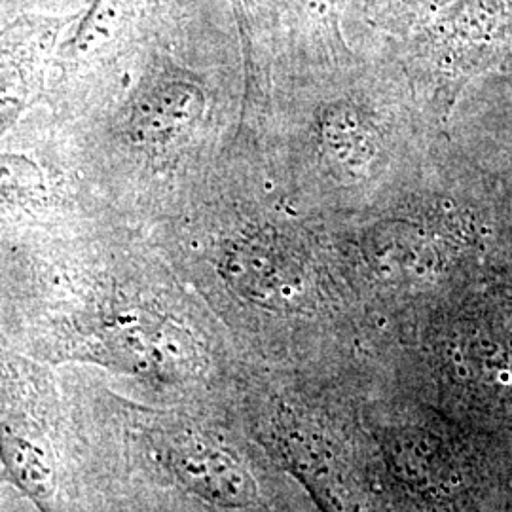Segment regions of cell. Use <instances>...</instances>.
<instances>
[{
	"label": "cell",
	"instance_id": "cell-1",
	"mask_svg": "<svg viewBox=\"0 0 512 512\" xmlns=\"http://www.w3.org/2000/svg\"><path fill=\"white\" fill-rule=\"evenodd\" d=\"M391 512H512V444L382 378L366 399Z\"/></svg>",
	"mask_w": 512,
	"mask_h": 512
},
{
	"label": "cell",
	"instance_id": "cell-2",
	"mask_svg": "<svg viewBox=\"0 0 512 512\" xmlns=\"http://www.w3.org/2000/svg\"><path fill=\"white\" fill-rule=\"evenodd\" d=\"M385 378L512 444L511 291L440 311Z\"/></svg>",
	"mask_w": 512,
	"mask_h": 512
},
{
	"label": "cell",
	"instance_id": "cell-3",
	"mask_svg": "<svg viewBox=\"0 0 512 512\" xmlns=\"http://www.w3.org/2000/svg\"><path fill=\"white\" fill-rule=\"evenodd\" d=\"M0 458L42 512H57L59 454L46 384L37 368L0 351Z\"/></svg>",
	"mask_w": 512,
	"mask_h": 512
},
{
	"label": "cell",
	"instance_id": "cell-4",
	"mask_svg": "<svg viewBox=\"0 0 512 512\" xmlns=\"http://www.w3.org/2000/svg\"><path fill=\"white\" fill-rule=\"evenodd\" d=\"M65 25V18L21 16L0 31V137L35 105Z\"/></svg>",
	"mask_w": 512,
	"mask_h": 512
},
{
	"label": "cell",
	"instance_id": "cell-5",
	"mask_svg": "<svg viewBox=\"0 0 512 512\" xmlns=\"http://www.w3.org/2000/svg\"><path fill=\"white\" fill-rule=\"evenodd\" d=\"M207 109L202 86L186 76L164 74L141 88L128 118L129 141L164 152L190 139Z\"/></svg>",
	"mask_w": 512,
	"mask_h": 512
},
{
	"label": "cell",
	"instance_id": "cell-6",
	"mask_svg": "<svg viewBox=\"0 0 512 512\" xmlns=\"http://www.w3.org/2000/svg\"><path fill=\"white\" fill-rule=\"evenodd\" d=\"M162 458L190 492L219 507L249 509L258 503L255 476L228 452L202 437L179 435L167 440Z\"/></svg>",
	"mask_w": 512,
	"mask_h": 512
},
{
	"label": "cell",
	"instance_id": "cell-7",
	"mask_svg": "<svg viewBox=\"0 0 512 512\" xmlns=\"http://www.w3.org/2000/svg\"><path fill=\"white\" fill-rule=\"evenodd\" d=\"M150 4L152 0H93L61 46L59 61L67 69H84L114 54L147 16Z\"/></svg>",
	"mask_w": 512,
	"mask_h": 512
},
{
	"label": "cell",
	"instance_id": "cell-8",
	"mask_svg": "<svg viewBox=\"0 0 512 512\" xmlns=\"http://www.w3.org/2000/svg\"><path fill=\"white\" fill-rule=\"evenodd\" d=\"M48 181L42 167L25 154L0 152V207H37L48 198Z\"/></svg>",
	"mask_w": 512,
	"mask_h": 512
},
{
	"label": "cell",
	"instance_id": "cell-9",
	"mask_svg": "<svg viewBox=\"0 0 512 512\" xmlns=\"http://www.w3.org/2000/svg\"><path fill=\"white\" fill-rule=\"evenodd\" d=\"M234 6V12L238 16L239 31L241 37L249 40L251 35V16H253V8H255L256 0H230Z\"/></svg>",
	"mask_w": 512,
	"mask_h": 512
}]
</instances>
